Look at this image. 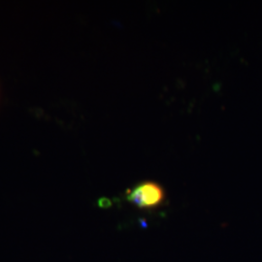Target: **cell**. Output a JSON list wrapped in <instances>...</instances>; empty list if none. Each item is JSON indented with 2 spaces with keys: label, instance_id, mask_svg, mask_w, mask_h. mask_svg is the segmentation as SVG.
<instances>
[{
  "label": "cell",
  "instance_id": "1",
  "mask_svg": "<svg viewBox=\"0 0 262 262\" xmlns=\"http://www.w3.org/2000/svg\"><path fill=\"white\" fill-rule=\"evenodd\" d=\"M127 199L140 208H151L163 201L164 191L159 184L145 182L132 188L127 194Z\"/></svg>",
  "mask_w": 262,
  "mask_h": 262
}]
</instances>
